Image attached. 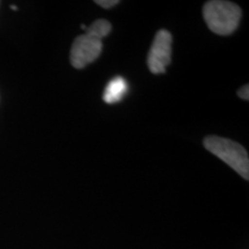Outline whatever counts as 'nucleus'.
Returning <instances> with one entry per match:
<instances>
[{
  "label": "nucleus",
  "instance_id": "obj_1",
  "mask_svg": "<svg viewBox=\"0 0 249 249\" xmlns=\"http://www.w3.org/2000/svg\"><path fill=\"white\" fill-rule=\"evenodd\" d=\"M203 17L207 26L217 35H231L241 20V9L230 1L213 0L203 7Z\"/></svg>",
  "mask_w": 249,
  "mask_h": 249
},
{
  "label": "nucleus",
  "instance_id": "obj_2",
  "mask_svg": "<svg viewBox=\"0 0 249 249\" xmlns=\"http://www.w3.org/2000/svg\"><path fill=\"white\" fill-rule=\"evenodd\" d=\"M204 147L208 151L232 167L242 178L249 179L248 154L242 145L229 139L208 136L204 140Z\"/></svg>",
  "mask_w": 249,
  "mask_h": 249
},
{
  "label": "nucleus",
  "instance_id": "obj_3",
  "mask_svg": "<svg viewBox=\"0 0 249 249\" xmlns=\"http://www.w3.org/2000/svg\"><path fill=\"white\" fill-rule=\"evenodd\" d=\"M172 55V35L167 30L156 34L148 54V67L151 73L161 74L171 64Z\"/></svg>",
  "mask_w": 249,
  "mask_h": 249
},
{
  "label": "nucleus",
  "instance_id": "obj_4",
  "mask_svg": "<svg viewBox=\"0 0 249 249\" xmlns=\"http://www.w3.org/2000/svg\"><path fill=\"white\" fill-rule=\"evenodd\" d=\"M103 50V42L85 34L74 40L71 50V62L73 67L81 70L87 65L91 64L99 57Z\"/></svg>",
  "mask_w": 249,
  "mask_h": 249
},
{
  "label": "nucleus",
  "instance_id": "obj_5",
  "mask_svg": "<svg viewBox=\"0 0 249 249\" xmlns=\"http://www.w3.org/2000/svg\"><path fill=\"white\" fill-rule=\"evenodd\" d=\"M128 91V83L121 76L112 79L105 87L103 99L107 104H116L119 103Z\"/></svg>",
  "mask_w": 249,
  "mask_h": 249
},
{
  "label": "nucleus",
  "instance_id": "obj_6",
  "mask_svg": "<svg viewBox=\"0 0 249 249\" xmlns=\"http://www.w3.org/2000/svg\"><path fill=\"white\" fill-rule=\"evenodd\" d=\"M111 29H112V26L108 21L97 20L95 21L91 26L87 27L86 34H88V35L96 37V38L102 40L104 37H107L108 34L111 33Z\"/></svg>",
  "mask_w": 249,
  "mask_h": 249
},
{
  "label": "nucleus",
  "instance_id": "obj_7",
  "mask_svg": "<svg viewBox=\"0 0 249 249\" xmlns=\"http://www.w3.org/2000/svg\"><path fill=\"white\" fill-rule=\"evenodd\" d=\"M96 4L99 5L103 8H112L119 4V1H118V0H97Z\"/></svg>",
  "mask_w": 249,
  "mask_h": 249
},
{
  "label": "nucleus",
  "instance_id": "obj_8",
  "mask_svg": "<svg viewBox=\"0 0 249 249\" xmlns=\"http://www.w3.org/2000/svg\"><path fill=\"white\" fill-rule=\"evenodd\" d=\"M238 95H239V97H240L241 99L248 101V99H249V88H248V86L242 87V88L238 91Z\"/></svg>",
  "mask_w": 249,
  "mask_h": 249
},
{
  "label": "nucleus",
  "instance_id": "obj_9",
  "mask_svg": "<svg viewBox=\"0 0 249 249\" xmlns=\"http://www.w3.org/2000/svg\"><path fill=\"white\" fill-rule=\"evenodd\" d=\"M11 8H12V9H14V11H17V9H18L17 6H11Z\"/></svg>",
  "mask_w": 249,
  "mask_h": 249
},
{
  "label": "nucleus",
  "instance_id": "obj_10",
  "mask_svg": "<svg viewBox=\"0 0 249 249\" xmlns=\"http://www.w3.org/2000/svg\"><path fill=\"white\" fill-rule=\"evenodd\" d=\"M81 28H82L83 30H87V27L85 26V24H82V26H81Z\"/></svg>",
  "mask_w": 249,
  "mask_h": 249
}]
</instances>
